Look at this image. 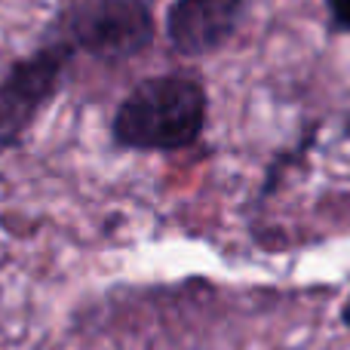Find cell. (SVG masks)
<instances>
[{"mask_svg":"<svg viewBox=\"0 0 350 350\" xmlns=\"http://www.w3.org/2000/svg\"><path fill=\"white\" fill-rule=\"evenodd\" d=\"M209 120V90L191 71L142 77L111 117V142L120 151L172 154L193 148Z\"/></svg>","mask_w":350,"mask_h":350,"instance_id":"obj_1","label":"cell"},{"mask_svg":"<svg viewBox=\"0 0 350 350\" xmlns=\"http://www.w3.org/2000/svg\"><path fill=\"white\" fill-rule=\"evenodd\" d=\"M49 37L102 65H126L154 46L157 18L151 0H62Z\"/></svg>","mask_w":350,"mask_h":350,"instance_id":"obj_2","label":"cell"},{"mask_svg":"<svg viewBox=\"0 0 350 350\" xmlns=\"http://www.w3.org/2000/svg\"><path fill=\"white\" fill-rule=\"evenodd\" d=\"M74 59L77 49L71 43L46 37L6 68L0 77V151L22 145L37 117L62 96Z\"/></svg>","mask_w":350,"mask_h":350,"instance_id":"obj_3","label":"cell"},{"mask_svg":"<svg viewBox=\"0 0 350 350\" xmlns=\"http://www.w3.org/2000/svg\"><path fill=\"white\" fill-rule=\"evenodd\" d=\"M246 18V0H172L166 10V40L181 59H206L224 49Z\"/></svg>","mask_w":350,"mask_h":350,"instance_id":"obj_4","label":"cell"},{"mask_svg":"<svg viewBox=\"0 0 350 350\" xmlns=\"http://www.w3.org/2000/svg\"><path fill=\"white\" fill-rule=\"evenodd\" d=\"M314 142H317V126H310L308 135H304L301 142H295L292 148H286V151H277V154H273L271 166H267V172H265V181H261V187H258V203H267L271 191H277L280 181H283V175L289 172L292 166L298 163V160L308 157V151L314 148Z\"/></svg>","mask_w":350,"mask_h":350,"instance_id":"obj_5","label":"cell"},{"mask_svg":"<svg viewBox=\"0 0 350 350\" xmlns=\"http://www.w3.org/2000/svg\"><path fill=\"white\" fill-rule=\"evenodd\" d=\"M326 31L332 37H350V0H323Z\"/></svg>","mask_w":350,"mask_h":350,"instance_id":"obj_6","label":"cell"},{"mask_svg":"<svg viewBox=\"0 0 350 350\" xmlns=\"http://www.w3.org/2000/svg\"><path fill=\"white\" fill-rule=\"evenodd\" d=\"M338 323H341L345 329H350V301L341 304V310H338Z\"/></svg>","mask_w":350,"mask_h":350,"instance_id":"obj_7","label":"cell"}]
</instances>
